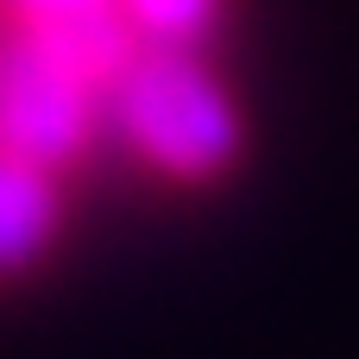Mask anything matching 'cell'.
I'll return each instance as SVG.
<instances>
[{"label": "cell", "mask_w": 359, "mask_h": 359, "mask_svg": "<svg viewBox=\"0 0 359 359\" xmlns=\"http://www.w3.org/2000/svg\"><path fill=\"white\" fill-rule=\"evenodd\" d=\"M240 0H0V284L63 246L107 177L221 189L246 145Z\"/></svg>", "instance_id": "cell-1"}]
</instances>
